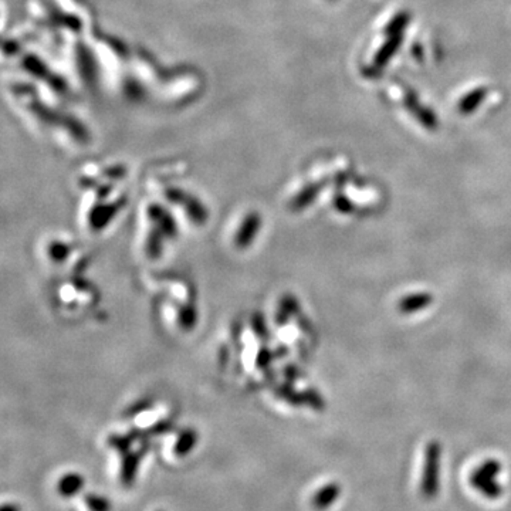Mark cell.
I'll use <instances>...</instances> for the list:
<instances>
[{"label":"cell","mask_w":511,"mask_h":511,"mask_svg":"<svg viewBox=\"0 0 511 511\" xmlns=\"http://www.w3.org/2000/svg\"><path fill=\"white\" fill-rule=\"evenodd\" d=\"M341 486L335 481L332 483H327L325 486H322L320 490L315 491V494L313 496L311 504L317 511H324L327 508H329L341 496Z\"/></svg>","instance_id":"cell-5"},{"label":"cell","mask_w":511,"mask_h":511,"mask_svg":"<svg viewBox=\"0 0 511 511\" xmlns=\"http://www.w3.org/2000/svg\"><path fill=\"white\" fill-rule=\"evenodd\" d=\"M405 107L413 114V117L424 127V128H428V130H436L438 128V125H439V122H438V118H436V115L434 114V111H431L429 108H426L424 106H422V103L419 101V99H417V96L413 93V92H410V90H408L406 92V94H405Z\"/></svg>","instance_id":"cell-3"},{"label":"cell","mask_w":511,"mask_h":511,"mask_svg":"<svg viewBox=\"0 0 511 511\" xmlns=\"http://www.w3.org/2000/svg\"><path fill=\"white\" fill-rule=\"evenodd\" d=\"M84 487V477L78 473H67L64 474L58 484L57 490L63 497H72L78 494Z\"/></svg>","instance_id":"cell-8"},{"label":"cell","mask_w":511,"mask_h":511,"mask_svg":"<svg viewBox=\"0 0 511 511\" xmlns=\"http://www.w3.org/2000/svg\"><path fill=\"white\" fill-rule=\"evenodd\" d=\"M0 511H20V507L15 503H6V504H4V507Z\"/></svg>","instance_id":"cell-13"},{"label":"cell","mask_w":511,"mask_h":511,"mask_svg":"<svg viewBox=\"0 0 511 511\" xmlns=\"http://www.w3.org/2000/svg\"><path fill=\"white\" fill-rule=\"evenodd\" d=\"M84 501L90 508V511H111V503L108 501V498L97 493L85 494Z\"/></svg>","instance_id":"cell-12"},{"label":"cell","mask_w":511,"mask_h":511,"mask_svg":"<svg viewBox=\"0 0 511 511\" xmlns=\"http://www.w3.org/2000/svg\"><path fill=\"white\" fill-rule=\"evenodd\" d=\"M441 462L442 446L438 441H431L424 450V463L420 479V494L426 500H434L441 490Z\"/></svg>","instance_id":"cell-1"},{"label":"cell","mask_w":511,"mask_h":511,"mask_svg":"<svg viewBox=\"0 0 511 511\" xmlns=\"http://www.w3.org/2000/svg\"><path fill=\"white\" fill-rule=\"evenodd\" d=\"M195 443H196V434L192 431H185L178 439V443L175 446L177 456L179 458L187 456L195 448Z\"/></svg>","instance_id":"cell-11"},{"label":"cell","mask_w":511,"mask_h":511,"mask_svg":"<svg viewBox=\"0 0 511 511\" xmlns=\"http://www.w3.org/2000/svg\"><path fill=\"white\" fill-rule=\"evenodd\" d=\"M501 469L503 467L500 462L494 459L484 460L472 472L470 484L486 498L497 500L504 493L503 484L497 480V476L501 473Z\"/></svg>","instance_id":"cell-2"},{"label":"cell","mask_w":511,"mask_h":511,"mask_svg":"<svg viewBox=\"0 0 511 511\" xmlns=\"http://www.w3.org/2000/svg\"><path fill=\"white\" fill-rule=\"evenodd\" d=\"M402 42H403V33L388 36V40L382 44V47L375 54L372 65L370 67V70H372L374 72L382 70L392 60L395 53L400 49Z\"/></svg>","instance_id":"cell-4"},{"label":"cell","mask_w":511,"mask_h":511,"mask_svg":"<svg viewBox=\"0 0 511 511\" xmlns=\"http://www.w3.org/2000/svg\"><path fill=\"white\" fill-rule=\"evenodd\" d=\"M410 23V15L408 12H399L398 15H395L391 22L388 23V26L385 27V33L388 36L392 34H400L403 33V30L406 29V26Z\"/></svg>","instance_id":"cell-10"},{"label":"cell","mask_w":511,"mask_h":511,"mask_svg":"<svg viewBox=\"0 0 511 511\" xmlns=\"http://www.w3.org/2000/svg\"><path fill=\"white\" fill-rule=\"evenodd\" d=\"M144 449H141L139 452L135 453H125L122 455V466H121V483L124 487H131L135 481L137 477V472H138V466L139 462L144 456Z\"/></svg>","instance_id":"cell-6"},{"label":"cell","mask_w":511,"mask_h":511,"mask_svg":"<svg viewBox=\"0 0 511 511\" xmlns=\"http://www.w3.org/2000/svg\"><path fill=\"white\" fill-rule=\"evenodd\" d=\"M487 96V90L484 87H479L472 90L469 94H466L460 101H459V111L463 115H470L473 111H476L481 103L484 101Z\"/></svg>","instance_id":"cell-9"},{"label":"cell","mask_w":511,"mask_h":511,"mask_svg":"<svg viewBox=\"0 0 511 511\" xmlns=\"http://www.w3.org/2000/svg\"><path fill=\"white\" fill-rule=\"evenodd\" d=\"M434 301V297L428 293H416L406 296L399 303V310L405 314H412L428 307Z\"/></svg>","instance_id":"cell-7"}]
</instances>
